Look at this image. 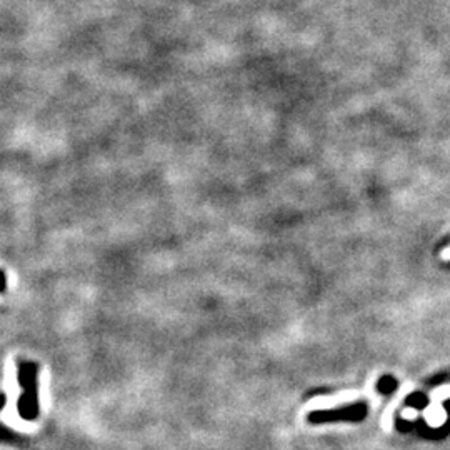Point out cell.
I'll return each mask as SVG.
<instances>
[{
  "mask_svg": "<svg viewBox=\"0 0 450 450\" xmlns=\"http://www.w3.org/2000/svg\"><path fill=\"white\" fill-rule=\"evenodd\" d=\"M430 397H432L434 402H440V400L449 399L450 397V385H444V387L435 389L434 392L430 394Z\"/></svg>",
  "mask_w": 450,
  "mask_h": 450,
  "instance_id": "obj_5",
  "label": "cell"
},
{
  "mask_svg": "<svg viewBox=\"0 0 450 450\" xmlns=\"http://www.w3.org/2000/svg\"><path fill=\"white\" fill-rule=\"evenodd\" d=\"M355 397H357L355 392H344V394H339V395H332V397H320V399L312 400V402L307 405V410L329 409V407H334V405H337V404L347 402V400H352Z\"/></svg>",
  "mask_w": 450,
  "mask_h": 450,
  "instance_id": "obj_2",
  "label": "cell"
},
{
  "mask_svg": "<svg viewBox=\"0 0 450 450\" xmlns=\"http://www.w3.org/2000/svg\"><path fill=\"white\" fill-rule=\"evenodd\" d=\"M417 415L419 414H417V410H415V409H404V412H402V417L404 419H410V420L417 417Z\"/></svg>",
  "mask_w": 450,
  "mask_h": 450,
  "instance_id": "obj_6",
  "label": "cell"
},
{
  "mask_svg": "<svg viewBox=\"0 0 450 450\" xmlns=\"http://www.w3.org/2000/svg\"><path fill=\"white\" fill-rule=\"evenodd\" d=\"M7 288V278H6V273H4L2 271H0V293H2Z\"/></svg>",
  "mask_w": 450,
  "mask_h": 450,
  "instance_id": "obj_7",
  "label": "cell"
},
{
  "mask_svg": "<svg viewBox=\"0 0 450 450\" xmlns=\"http://www.w3.org/2000/svg\"><path fill=\"white\" fill-rule=\"evenodd\" d=\"M4 405H6V395L0 394V409H2ZM0 439L9 440V442H14V440H19V435L14 434L12 430H9V429L2 427V425H0Z\"/></svg>",
  "mask_w": 450,
  "mask_h": 450,
  "instance_id": "obj_4",
  "label": "cell"
},
{
  "mask_svg": "<svg viewBox=\"0 0 450 450\" xmlns=\"http://www.w3.org/2000/svg\"><path fill=\"white\" fill-rule=\"evenodd\" d=\"M17 380L23 390L17 402L19 415L23 420L38 417V365L36 362H17Z\"/></svg>",
  "mask_w": 450,
  "mask_h": 450,
  "instance_id": "obj_1",
  "label": "cell"
},
{
  "mask_svg": "<svg viewBox=\"0 0 450 450\" xmlns=\"http://www.w3.org/2000/svg\"><path fill=\"white\" fill-rule=\"evenodd\" d=\"M425 419H427V422L432 425V427H440V425L444 424V420L447 419V415H445L442 405H440L439 402H434L432 405H429L427 409H425Z\"/></svg>",
  "mask_w": 450,
  "mask_h": 450,
  "instance_id": "obj_3",
  "label": "cell"
}]
</instances>
